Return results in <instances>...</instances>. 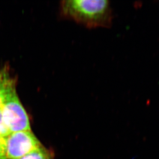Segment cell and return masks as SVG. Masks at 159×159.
Listing matches in <instances>:
<instances>
[{"label":"cell","instance_id":"obj_1","mask_svg":"<svg viewBox=\"0 0 159 159\" xmlns=\"http://www.w3.org/2000/svg\"><path fill=\"white\" fill-rule=\"evenodd\" d=\"M61 6L65 17L89 29L110 28L112 24V10L107 0H66Z\"/></svg>","mask_w":159,"mask_h":159},{"label":"cell","instance_id":"obj_2","mask_svg":"<svg viewBox=\"0 0 159 159\" xmlns=\"http://www.w3.org/2000/svg\"><path fill=\"white\" fill-rule=\"evenodd\" d=\"M1 110L5 123L11 133L31 131L29 116L18 98L16 81L12 78L5 91Z\"/></svg>","mask_w":159,"mask_h":159},{"label":"cell","instance_id":"obj_3","mask_svg":"<svg viewBox=\"0 0 159 159\" xmlns=\"http://www.w3.org/2000/svg\"><path fill=\"white\" fill-rule=\"evenodd\" d=\"M7 159H19L42 147L32 131L11 132L5 138Z\"/></svg>","mask_w":159,"mask_h":159},{"label":"cell","instance_id":"obj_4","mask_svg":"<svg viewBox=\"0 0 159 159\" xmlns=\"http://www.w3.org/2000/svg\"><path fill=\"white\" fill-rule=\"evenodd\" d=\"M11 78L9 69L7 66L0 71V110L1 109L5 90Z\"/></svg>","mask_w":159,"mask_h":159},{"label":"cell","instance_id":"obj_5","mask_svg":"<svg viewBox=\"0 0 159 159\" xmlns=\"http://www.w3.org/2000/svg\"><path fill=\"white\" fill-rule=\"evenodd\" d=\"M19 159H53L51 153L42 146Z\"/></svg>","mask_w":159,"mask_h":159},{"label":"cell","instance_id":"obj_6","mask_svg":"<svg viewBox=\"0 0 159 159\" xmlns=\"http://www.w3.org/2000/svg\"><path fill=\"white\" fill-rule=\"evenodd\" d=\"M11 133L9 129L5 123L2 114L1 110H0V137L5 138Z\"/></svg>","mask_w":159,"mask_h":159},{"label":"cell","instance_id":"obj_7","mask_svg":"<svg viewBox=\"0 0 159 159\" xmlns=\"http://www.w3.org/2000/svg\"><path fill=\"white\" fill-rule=\"evenodd\" d=\"M0 159H7L6 154L5 138L0 137Z\"/></svg>","mask_w":159,"mask_h":159}]
</instances>
